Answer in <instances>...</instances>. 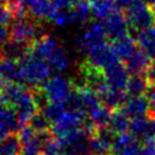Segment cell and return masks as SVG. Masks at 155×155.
Listing matches in <instances>:
<instances>
[{"instance_id": "obj_22", "label": "cell", "mask_w": 155, "mask_h": 155, "mask_svg": "<svg viewBox=\"0 0 155 155\" xmlns=\"http://www.w3.org/2000/svg\"><path fill=\"white\" fill-rule=\"evenodd\" d=\"M130 124H131L130 116L122 110V108H117L113 110L108 127L114 133L121 134V133H126L130 130Z\"/></svg>"}, {"instance_id": "obj_5", "label": "cell", "mask_w": 155, "mask_h": 155, "mask_svg": "<svg viewBox=\"0 0 155 155\" xmlns=\"http://www.w3.org/2000/svg\"><path fill=\"white\" fill-rule=\"evenodd\" d=\"M107 31L104 29L103 23L99 22H88L84 33L78 38L76 40V47L87 53L88 50H91L93 46L107 41Z\"/></svg>"}, {"instance_id": "obj_32", "label": "cell", "mask_w": 155, "mask_h": 155, "mask_svg": "<svg viewBox=\"0 0 155 155\" xmlns=\"http://www.w3.org/2000/svg\"><path fill=\"white\" fill-rule=\"evenodd\" d=\"M147 76L150 81V84H155V59L151 62L148 71H147Z\"/></svg>"}, {"instance_id": "obj_36", "label": "cell", "mask_w": 155, "mask_h": 155, "mask_svg": "<svg viewBox=\"0 0 155 155\" xmlns=\"http://www.w3.org/2000/svg\"><path fill=\"white\" fill-rule=\"evenodd\" d=\"M59 155H71V154H68V153H61Z\"/></svg>"}, {"instance_id": "obj_27", "label": "cell", "mask_w": 155, "mask_h": 155, "mask_svg": "<svg viewBox=\"0 0 155 155\" xmlns=\"http://www.w3.org/2000/svg\"><path fill=\"white\" fill-rule=\"evenodd\" d=\"M28 125L36 132V133H46V132H51V122L48 121V119L44 115L42 111H36L31 119L29 120Z\"/></svg>"}, {"instance_id": "obj_25", "label": "cell", "mask_w": 155, "mask_h": 155, "mask_svg": "<svg viewBox=\"0 0 155 155\" xmlns=\"http://www.w3.org/2000/svg\"><path fill=\"white\" fill-rule=\"evenodd\" d=\"M47 63L50 64L52 70L64 71V70H67L69 68L70 59H69V56H68L67 51L64 50V47L58 45L57 48L52 52V54L47 58Z\"/></svg>"}, {"instance_id": "obj_2", "label": "cell", "mask_w": 155, "mask_h": 155, "mask_svg": "<svg viewBox=\"0 0 155 155\" xmlns=\"http://www.w3.org/2000/svg\"><path fill=\"white\" fill-rule=\"evenodd\" d=\"M10 40L30 46L35 40L45 35L44 27L35 18L13 19L10 25Z\"/></svg>"}, {"instance_id": "obj_4", "label": "cell", "mask_w": 155, "mask_h": 155, "mask_svg": "<svg viewBox=\"0 0 155 155\" xmlns=\"http://www.w3.org/2000/svg\"><path fill=\"white\" fill-rule=\"evenodd\" d=\"M41 88L50 102L64 103L75 88V84L62 75L51 76L42 85Z\"/></svg>"}, {"instance_id": "obj_8", "label": "cell", "mask_w": 155, "mask_h": 155, "mask_svg": "<svg viewBox=\"0 0 155 155\" xmlns=\"http://www.w3.org/2000/svg\"><path fill=\"white\" fill-rule=\"evenodd\" d=\"M86 54H87V61L91 64H93L98 68H102V69L113 62L120 61L119 57L116 56L111 44H108L107 41H103V42L93 46L91 50L87 51Z\"/></svg>"}, {"instance_id": "obj_12", "label": "cell", "mask_w": 155, "mask_h": 155, "mask_svg": "<svg viewBox=\"0 0 155 155\" xmlns=\"http://www.w3.org/2000/svg\"><path fill=\"white\" fill-rule=\"evenodd\" d=\"M22 143L23 155H41V138L29 125L23 126L18 132Z\"/></svg>"}, {"instance_id": "obj_17", "label": "cell", "mask_w": 155, "mask_h": 155, "mask_svg": "<svg viewBox=\"0 0 155 155\" xmlns=\"http://www.w3.org/2000/svg\"><path fill=\"white\" fill-rule=\"evenodd\" d=\"M111 46L120 61H125L126 58H128L132 52L138 47L137 40L133 39L130 34L111 40Z\"/></svg>"}, {"instance_id": "obj_24", "label": "cell", "mask_w": 155, "mask_h": 155, "mask_svg": "<svg viewBox=\"0 0 155 155\" xmlns=\"http://www.w3.org/2000/svg\"><path fill=\"white\" fill-rule=\"evenodd\" d=\"M0 122L10 131V132H19L21 125L18 121V116L16 110L8 104L0 105Z\"/></svg>"}, {"instance_id": "obj_13", "label": "cell", "mask_w": 155, "mask_h": 155, "mask_svg": "<svg viewBox=\"0 0 155 155\" xmlns=\"http://www.w3.org/2000/svg\"><path fill=\"white\" fill-rule=\"evenodd\" d=\"M0 79L5 82L24 85L23 73L19 62L12 58H6L0 56Z\"/></svg>"}, {"instance_id": "obj_33", "label": "cell", "mask_w": 155, "mask_h": 155, "mask_svg": "<svg viewBox=\"0 0 155 155\" xmlns=\"http://www.w3.org/2000/svg\"><path fill=\"white\" fill-rule=\"evenodd\" d=\"M134 1H137V0H116V2H117V5H119L120 8H127Z\"/></svg>"}, {"instance_id": "obj_11", "label": "cell", "mask_w": 155, "mask_h": 155, "mask_svg": "<svg viewBox=\"0 0 155 155\" xmlns=\"http://www.w3.org/2000/svg\"><path fill=\"white\" fill-rule=\"evenodd\" d=\"M103 73H104L105 80L109 86L117 88V90L126 91V85L130 79L128 76L130 73L127 68L125 67V64H121L120 61L113 62L103 68Z\"/></svg>"}, {"instance_id": "obj_16", "label": "cell", "mask_w": 155, "mask_h": 155, "mask_svg": "<svg viewBox=\"0 0 155 155\" xmlns=\"http://www.w3.org/2000/svg\"><path fill=\"white\" fill-rule=\"evenodd\" d=\"M58 45L59 44H58V41L54 36L45 34L30 45L29 51L33 54H35L36 57H40V58L47 61V58L52 54V52L57 48Z\"/></svg>"}, {"instance_id": "obj_6", "label": "cell", "mask_w": 155, "mask_h": 155, "mask_svg": "<svg viewBox=\"0 0 155 155\" xmlns=\"http://www.w3.org/2000/svg\"><path fill=\"white\" fill-rule=\"evenodd\" d=\"M116 133H114L108 126L102 128H96L88 138V145L92 155H110L113 144L116 138Z\"/></svg>"}, {"instance_id": "obj_14", "label": "cell", "mask_w": 155, "mask_h": 155, "mask_svg": "<svg viewBox=\"0 0 155 155\" xmlns=\"http://www.w3.org/2000/svg\"><path fill=\"white\" fill-rule=\"evenodd\" d=\"M151 58L139 47H137L132 54L126 58L125 67L127 68L130 74H147L150 64H151Z\"/></svg>"}, {"instance_id": "obj_9", "label": "cell", "mask_w": 155, "mask_h": 155, "mask_svg": "<svg viewBox=\"0 0 155 155\" xmlns=\"http://www.w3.org/2000/svg\"><path fill=\"white\" fill-rule=\"evenodd\" d=\"M110 155H143L142 143L130 132L117 134Z\"/></svg>"}, {"instance_id": "obj_34", "label": "cell", "mask_w": 155, "mask_h": 155, "mask_svg": "<svg viewBox=\"0 0 155 155\" xmlns=\"http://www.w3.org/2000/svg\"><path fill=\"white\" fill-rule=\"evenodd\" d=\"M8 133H11V132H10V131H8V130L0 122V140H1L4 137H6Z\"/></svg>"}, {"instance_id": "obj_29", "label": "cell", "mask_w": 155, "mask_h": 155, "mask_svg": "<svg viewBox=\"0 0 155 155\" xmlns=\"http://www.w3.org/2000/svg\"><path fill=\"white\" fill-rule=\"evenodd\" d=\"M13 21V17H12V13L10 11V8L5 5H0V23L1 24H6L8 22H12Z\"/></svg>"}, {"instance_id": "obj_31", "label": "cell", "mask_w": 155, "mask_h": 155, "mask_svg": "<svg viewBox=\"0 0 155 155\" xmlns=\"http://www.w3.org/2000/svg\"><path fill=\"white\" fill-rule=\"evenodd\" d=\"M8 38H10V29L5 24L0 23V50L2 45L8 40Z\"/></svg>"}, {"instance_id": "obj_37", "label": "cell", "mask_w": 155, "mask_h": 155, "mask_svg": "<svg viewBox=\"0 0 155 155\" xmlns=\"http://www.w3.org/2000/svg\"><path fill=\"white\" fill-rule=\"evenodd\" d=\"M4 2H5V0H0V5H1V4H4Z\"/></svg>"}, {"instance_id": "obj_26", "label": "cell", "mask_w": 155, "mask_h": 155, "mask_svg": "<svg viewBox=\"0 0 155 155\" xmlns=\"http://www.w3.org/2000/svg\"><path fill=\"white\" fill-rule=\"evenodd\" d=\"M41 111L44 113V115L48 119V121L52 125L56 121H58L65 114L67 109H65L64 103H61V102H50Z\"/></svg>"}, {"instance_id": "obj_15", "label": "cell", "mask_w": 155, "mask_h": 155, "mask_svg": "<svg viewBox=\"0 0 155 155\" xmlns=\"http://www.w3.org/2000/svg\"><path fill=\"white\" fill-rule=\"evenodd\" d=\"M121 108L132 119L148 114L150 110V103L147 96H128Z\"/></svg>"}, {"instance_id": "obj_20", "label": "cell", "mask_w": 155, "mask_h": 155, "mask_svg": "<svg viewBox=\"0 0 155 155\" xmlns=\"http://www.w3.org/2000/svg\"><path fill=\"white\" fill-rule=\"evenodd\" d=\"M149 86L150 81L147 74H131L126 85V93L128 96H145Z\"/></svg>"}, {"instance_id": "obj_18", "label": "cell", "mask_w": 155, "mask_h": 155, "mask_svg": "<svg viewBox=\"0 0 155 155\" xmlns=\"http://www.w3.org/2000/svg\"><path fill=\"white\" fill-rule=\"evenodd\" d=\"M111 113H113V109H110L107 105H104L103 103H101L99 105H97L87 111V115H88L87 119L93 125L94 128H102V127H107L109 125Z\"/></svg>"}, {"instance_id": "obj_3", "label": "cell", "mask_w": 155, "mask_h": 155, "mask_svg": "<svg viewBox=\"0 0 155 155\" xmlns=\"http://www.w3.org/2000/svg\"><path fill=\"white\" fill-rule=\"evenodd\" d=\"M125 16L130 24V28L134 30H143L155 25V15L150 5L145 1L137 0L127 8H125Z\"/></svg>"}, {"instance_id": "obj_10", "label": "cell", "mask_w": 155, "mask_h": 155, "mask_svg": "<svg viewBox=\"0 0 155 155\" xmlns=\"http://www.w3.org/2000/svg\"><path fill=\"white\" fill-rule=\"evenodd\" d=\"M102 22H103V25H104L108 38L111 40L128 34L130 24L127 22L125 13H122L120 10H116L115 12L109 15L105 19H103Z\"/></svg>"}, {"instance_id": "obj_35", "label": "cell", "mask_w": 155, "mask_h": 155, "mask_svg": "<svg viewBox=\"0 0 155 155\" xmlns=\"http://www.w3.org/2000/svg\"><path fill=\"white\" fill-rule=\"evenodd\" d=\"M150 7H151V10H153V12H154V15H155V1L150 4Z\"/></svg>"}, {"instance_id": "obj_7", "label": "cell", "mask_w": 155, "mask_h": 155, "mask_svg": "<svg viewBox=\"0 0 155 155\" xmlns=\"http://www.w3.org/2000/svg\"><path fill=\"white\" fill-rule=\"evenodd\" d=\"M86 116H81L79 114L71 113V111H65V114L54 124L51 126V132L59 139L65 138L67 136L74 133L75 131L80 130L84 127L86 122Z\"/></svg>"}, {"instance_id": "obj_19", "label": "cell", "mask_w": 155, "mask_h": 155, "mask_svg": "<svg viewBox=\"0 0 155 155\" xmlns=\"http://www.w3.org/2000/svg\"><path fill=\"white\" fill-rule=\"evenodd\" d=\"M91 6V13L97 19H105L109 15L120 10L116 0H88Z\"/></svg>"}, {"instance_id": "obj_28", "label": "cell", "mask_w": 155, "mask_h": 155, "mask_svg": "<svg viewBox=\"0 0 155 155\" xmlns=\"http://www.w3.org/2000/svg\"><path fill=\"white\" fill-rule=\"evenodd\" d=\"M145 96L148 97L149 103H150V110H149V113L153 116H155V84H150V86H149Z\"/></svg>"}, {"instance_id": "obj_1", "label": "cell", "mask_w": 155, "mask_h": 155, "mask_svg": "<svg viewBox=\"0 0 155 155\" xmlns=\"http://www.w3.org/2000/svg\"><path fill=\"white\" fill-rule=\"evenodd\" d=\"M18 62L23 73L24 81L30 84L31 86L42 85L47 79L51 78L52 68L50 67L47 61L36 57L30 51H28Z\"/></svg>"}, {"instance_id": "obj_23", "label": "cell", "mask_w": 155, "mask_h": 155, "mask_svg": "<svg viewBox=\"0 0 155 155\" xmlns=\"http://www.w3.org/2000/svg\"><path fill=\"white\" fill-rule=\"evenodd\" d=\"M0 155H23L18 133L11 132L0 140Z\"/></svg>"}, {"instance_id": "obj_21", "label": "cell", "mask_w": 155, "mask_h": 155, "mask_svg": "<svg viewBox=\"0 0 155 155\" xmlns=\"http://www.w3.org/2000/svg\"><path fill=\"white\" fill-rule=\"evenodd\" d=\"M137 45L151 59H155V25L138 31Z\"/></svg>"}, {"instance_id": "obj_30", "label": "cell", "mask_w": 155, "mask_h": 155, "mask_svg": "<svg viewBox=\"0 0 155 155\" xmlns=\"http://www.w3.org/2000/svg\"><path fill=\"white\" fill-rule=\"evenodd\" d=\"M51 2L58 10H67V8H71L74 6L73 0H51Z\"/></svg>"}]
</instances>
